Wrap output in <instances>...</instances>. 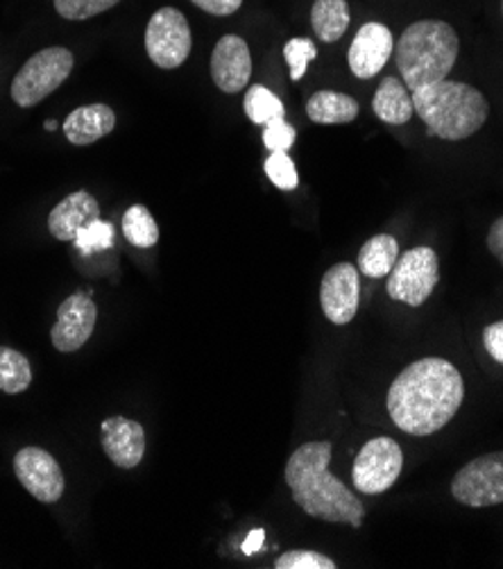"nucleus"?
<instances>
[{
  "mask_svg": "<svg viewBox=\"0 0 503 569\" xmlns=\"http://www.w3.org/2000/svg\"><path fill=\"white\" fill-rule=\"evenodd\" d=\"M284 57L289 62V69H291V78L298 82L306 76V69L309 64L318 57V48L311 39H304V37H295L291 39L286 46H284Z\"/></svg>",
  "mask_w": 503,
  "mask_h": 569,
  "instance_id": "cd10ccee",
  "label": "nucleus"
},
{
  "mask_svg": "<svg viewBox=\"0 0 503 569\" xmlns=\"http://www.w3.org/2000/svg\"><path fill=\"white\" fill-rule=\"evenodd\" d=\"M311 26L324 43L339 41L350 28L348 0H315L311 10Z\"/></svg>",
  "mask_w": 503,
  "mask_h": 569,
  "instance_id": "412c9836",
  "label": "nucleus"
},
{
  "mask_svg": "<svg viewBox=\"0 0 503 569\" xmlns=\"http://www.w3.org/2000/svg\"><path fill=\"white\" fill-rule=\"evenodd\" d=\"M100 218L98 200L87 193L78 191L64 198L48 216V230L58 241H71L82 227L95 222Z\"/></svg>",
  "mask_w": 503,
  "mask_h": 569,
  "instance_id": "dca6fc26",
  "label": "nucleus"
},
{
  "mask_svg": "<svg viewBox=\"0 0 503 569\" xmlns=\"http://www.w3.org/2000/svg\"><path fill=\"white\" fill-rule=\"evenodd\" d=\"M263 540H265L263 529H254V531L245 538V542H243V553H248V556L256 553V551L263 547Z\"/></svg>",
  "mask_w": 503,
  "mask_h": 569,
  "instance_id": "72a5a7b5",
  "label": "nucleus"
},
{
  "mask_svg": "<svg viewBox=\"0 0 503 569\" xmlns=\"http://www.w3.org/2000/svg\"><path fill=\"white\" fill-rule=\"evenodd\" d=\"M73 71V54L62 46L46 48L23 64L12 82V98L19 107H34L60 89Z\"/></svg>",
  "mask_w": 503,
  "mask_h": 569,
  "instance_id": "39448f33",
  "label": "nucleus"
},
{
  "mask_svg": "<svg viewBox=\"0 0 503 569\" xmlns=\"http://www.w3.org/2000/svg\"><path fill=\"white\" fill-rule=\"evenodd\" d=\"M372 111L374 117L388 126H404L413 119L415 107H413V96L409 87L398 80V78H383L374 100H372Z\"/></svg>",
  "mask_w": 503,
  "mask_h": 569,
  "instance_id": "a211bd4d",
  "label": "nucleus"
},
{
  "mask_svg": "<svg viewBox=\"0 0 503 569\" xmlns=\"http://www.w3.org/2000/svg\"><path fill=\"white\" fill-rule=\"evenodd\" d=\"M465 400V381L459 368L444 359L411 363L388 390V413L404 433L431 436L459 413Z\"/></svg>",
  "mask_w": 503,
  "mask_h": 569,
  "instance_id": "f257e3e1",
  "label": "nucleus"
},
{
  "mask_svg": "<svg viewBox=\"0 0 503 569\" xmlns=\"http://www.w3.org/2000/svg\"><path fill=\"white\" fill-rule=\"evenodd\" d=\"M400 259V243L390 234L372 237L359 252V270L365 277H388Z\"/></svg>",
  "mask_w": 503,
  "mask_h": 569,
  "instance_id": "aec40b11",
  "label": "nucleus"
},
{
  "mask_svg": "<svg viewBox=\"0 0 503 569\" xmlns=\"http://www.w3.org/2000/svg\"><path fill=\"white\" fill-rule=\"evenodd\" d=\"M404 468V453L398 440L379 436L368 440L354 459L352 481L359 492L381 495L393 488Z\"/></svg>",
  "mask_w": 503,
  "mask_h": 569,
  "instance_id": "423d86ee",
  "label": "nucleus"
},
{
  "mask_svg": "<svg viewBox=\"0 0 503 569\" xmlns=\"http://www.w3.org/2000/svg\"><path fill=\"white\" fill-rule=\"evenodd\" d=\"M276 569H335V562L318 551L295 549L274 560Z\"/></svg>",
  "mask_w": 503,
  "mask_h": 569,
  "instance_id": "c85d7f7f",
  "label": "nucleus"
},
{
  "mask_svg": "<svg viewBox=\"0 0 503 569\" xmlns=\"http://www.w3.org/2000/svg\"><path fill=\"white\" fill-rule=\"evenodd\" d=\"M121 0H54V10L69 21H87L111 8H117Z\"/></svg>",
  "mask_w": 503,
  "mask_h": 569,
  "instance_id": "bb28decb",
  "label": "nucleus"
},
{
  "mask_svg": "<svg viewBox=\"0 0 503 569\" xmlns=\"http://www.w3.org/2000/svg\"><path fill=\"white\" fill-rule=\"evenodd\" d=\"M284 102L279 100L270 89L263 84H254L245 93V113L248 119L256 126H265L274 119H284Z\"/></svg>",
  "mask_w": 503,
  "mask_h": 569,
  "instance_id": "b1692460",
  "label": "nucleus"
},
{
  "mask_svg": "<svg viewBox=\"0 0 503 569\" xmlns=\"http://www.w3.org/2000/svg\"><path fill=\"white\" fill-rule=\"evenodd\" d=\"M191 3L213 17H230L243 6V0H191Z\"/></svg>",
  "mask_w": 503,
  "mask_h": 569,
  "instance_id": "2f4dec72",
  "label": "nucleus"
},
{
  "mask_svg": "<svg viewBox=\"0 0 503 569\" xmlns=\"http://www.w3.org/2000/svg\"><path fill=\"white\" fill-rule=\"evenodd\" d=\"M191 28L187 17L175 8H161L152 14L145 30V50L159 69H178L191 54Z\"/></svg>",
  "mask_w": 503,
  "mask_h": 569,
  "instance_id": "6e6552de",
  "label": "nucleus"
},
{
  "mask_svg": "<svg viewBox=\"0 0 503 569\" xmlns=\"http://www.w3.org/2000/svg\"><path fill=\"white\" fill-rule=\"evenodd\" d=\"M415 113L429 128L431 137L463 141L476 134L487 121V100L465 82L440 80L411 93Z\"/></svg>",
  "mask_w": 503,
  "mask_h": 569,
  "instance_id": "7ed1b4c3",
  "label": "nucleus"
},
{
  "mask_svg": "<svg viewBox=\"0 0 503 569\" xmlns=\"http://www.w3.org/2000/svg\"><path fill=\"white\" fill-rule=\"evenodd\" d=\"M437 254L431 248H413L404 252L388 274V296L409 307H422L437 287Z\"/></svg>",
  "mask_w": 503,
  "mask_h": 569,
  "instance_id": "0eeeda50",
  "label": "nucleus"
},
{
  "mask_svg": "<svg viewBox=\"0 0 503 569\" xmlns=\"http://www.w3.org/2000/svg\"><path fill=\"white\" fill-rule=\"evenodd\" d=\"M117 126V113L107 104L78 107L64 121V134L73 146H91Z\"/></svg>",
  "mask_w": 503,
  "mask_h": 569,
  "instance_id": "f3484780",
  "label": "nucleus"
},
{
  "mask_svg": "<svg viewBox=\"0 0 503 569\" xmlns=\"http://www.w3.org/2000/svg\"><path fill=\"white\" fill-rule=\"evenodd\" d=\"M306 113L313 123L320 126H343L359 117V102L339 91H318L306 102Z\"/></svg>",
  "mask_w": 503,
  "mask_h": 569,
  "instance_id": "6ab92c4d",
  "label": "nucleus"
},
{
  "mask_svg": "<svg viewBox=\"0 0 503 569\" xmlns=\"http://www.w3.org/2000/svg\"><path fill=\"white\" fill-rule=\"evenodd\" d=\"M459 34L444 21H418L398 39V69L409 91L424 89L452 73L459 57Z\"/></svg>",
  "mask_w": 503,
  "mask_h": 569,
  "instance_id": "20e7f679",
  "label": "nucleus"
},
{
  "mask_svg": "<svg viewBox=\"0 0 503 569\" xmlns=\"http://www.w3.org/2000/svg\"><path fill=\"white\" fill-rule=\"evenodd\" d=\"M452 495L470 508L503 503V451L485 453L459 470L452 481Z\"/></svg>",
  "mask_w": 503,
  "mask_h": 569,
  "instance_id": "1a4fd4ad",
  "label": "nucleus"
},
{
  "mask_svg": "<svg viewBox=\"0 0 503 569\" xmlns=\"http://www.w3.org/2000/svg\"><path fill=\"white\" fill-rule=\"evenodd\" d=\"M14 470L21 486L43 503L60 501L64 495V472L48 451L39 447H23L14 457Z\"/></svg>",
  "mask_w": 503,
  "mask_h": 569,
  "instance_id": "9d476101",
  "label": "nucleus"
},
{
  "mask_svg": "<svg viewBox=\"0 0 503 569\" xmlns=\"http://www.w3.org/2000/svg\"><path fill=\"white\" fill-rule=\"evenodd\" d=\"M395 50V39L381 23H365L350 46V69L356 78L370 80L388 64Z\"/></svg>",
  "mask_w": 503,
  "mask_h": 569,
  "instance_id": "4468645a",
  "label": "nucleus"
},
{
  "mask_svg": "<svg viewBox=\"0 0 503 569\" xmlns=\"http://www.w3.org/2000/svg\"><path fill=\"white\" fill-rule=\"evenodd\" d=\"M252 76V57L245 39L237 34L222 37L211 54V78L225 93H239L248 87Z\"/></svg>",
  "mask_w": 503,
  "mask_h": 569,
  "instance_id": "ddd939ff",
  "label": "nucleus"
},
{
  "mask_svg": "<svg viewBox=\"0 0 503 569\" xmlns=\"http://www.w3.org/2000/svg\"><path fill=\"white\" fill-rule=\"evenodd\" d=\"M361 300L359 268L343 261L331 266L320 283V305L333 325H348L354 320Z\"/></svg>",
  "mask_w": 503,
  "mask_h": 569,
  "instance_id": "9b49d317",
  "label": "nucleus"
},
{
  "mask_svg": "<svg viewBox=\"0 0 503 569\" xmlns=\"http://www.w3.org/2000/svg\"><path fill=\"white\" fill-rule=\"evenodd\" d=\"M483 346L487 350V355L503 366V320L492 322L490 327H485L483 331Z\"/></svg>",
  "mask_w": 503,
  "mask_h": 569,
  "instance_id": "7c9ffc66",
  "label": "nucleus"
},
{
  "mask_svg": "<svg viewBox=\"0 0 503 569\" xmlns=\"http://www.w3.org/2000/svg\"><path fill=\"white\" fill-rule=\"evenodd\" d=\"M30 383H32L30 361L12 348H0V390L8 395H19L28 390Z\"/></svg>",
  "mask_w": 503,
  "mask_h": 569,
  "instance_id": "4be33fe9",
  "label": "nucleus"
},
{
  "mask_svg": "<svg viewBox=\"0 0 503 569\" xmlns=\"http://www.w3.org/2000/svg\"><path fill=\"white\" fill-rule=\"evenodd\" d=\"M98 309L87 293H73L58 309V322H54L50 338L52 346L60 352H78L93 333Z\"/></svg>",
  "mask_w": 503,
  "mask_h": 569,
  "instance_id": "f8f14e48",
  "label": "nucleus"
},
{
  "mask_svg": "<svg viewBox=\"0 0 503 569\" xmlns=\"http://www.w3.org/2000/svg\"><path fill=\"white\" fill-rule=\"evenodd\" d=\"M73 241H76V248L87 257L95 254V252H102V250L114 246V227L98 218L95 222L82 227Z\"/></svg>",
  "mask_w": 503,
  "mask_h": 569,
  "instance_id": "393cba45",
  "label": "nucleus"
},
{
  "mask_svg": "<svg viewBox=\"0 0 503 569\" xmlns=\"http://www.w3.org/2000/svg\"><path fill=\"white\" fill-rule=\"evenodd\" d=\"M265 176L282 191H295L300 184L298 168L289 152H270V157L265 159Z\"/></svg>",
  "mask_w": 503,
  "mask_h": 569,
  "instance_id": "a878e982",
  "label": "nucleus"
},
{
  "mask_svg": "<svg viewBox=\"0 0 503 569\" xmlns=\"http://www.w3.org/2000/svg\"><path fill=\"white\" fill-rule=\"evenodd\" d=\"M331 442L313 440L293 451L286 466V483L293 490L295 503L306 516L361 529L365 520V506L361 499L329 472Z\"/></svg>",
  "mask_w": 503,
  "mask_h": 569,
  "instance_id": "f03ea898",
  "label": "nucleus"
},
{
  "mask_svg": "<svg viewBox=\"0 0 503 569\" xmlns=\"http://www.w3.org/2000/svg\"><path fill=\"white\" fill-rule=\"evenodd\" d=\"M102 449L109 457V461L123 468L132 470L143 461L145 453V431L139 422L128 418H107L102 422Z\"/></svg>",
  "mask_w": 503,
  "mask_h": 569,
  "instance_id": "2eb2a0df",
  "label": "nucleus"
},
{
  "mask_svg": "<svg viewBox=\"0 0 503 569\" xmlns=\"http://www.w3.org/2000/svg\"><path fill=\"white\" fill-rule=\"evenodd\" d=\"M43 126H46V130H48V132H54V130H58V123H54V121H46Z\"/></svg>",
  "mask_w": 503,
  "mask_h": 569,
  "instance_id": "f704fd0d",
  "label": "nucleus"
},
{
  "mask_svg": "<svg viewBox=\"0 0 503 569\" xmlns=\"http://www.w3.org/2000/svg\"><path fill=\"white\" fill-rule=\"evenodd\" d=\"M123 234L137 248H152L159 241V227L143 204H134L123 216Z\"/></svg>",
  "mask_w": 503,
  "mask_h": 569,
  "instance_id": "5701e85b",
  "label": "nucleus"
},
{
  "mask_svg": "<svg viewBox=\"0 0 503 569\" xmlns=\"http://www.w3.org/2000/svg\"><path fill=\"white\" fill-rule=\"evenodd\" d=\"M487 248L496 257V261L503 266V216L496 218L487 232Z\"/></svg>",
  "mask_w": 503,
  "mask_h": 569,
  "instance_id": "473e14b6",
  "label": "nucleus"
},
{
  "mask_svg": "<svg viewBox=\"0 0 503 569\" xmlns=\"http://www.w3.org/2000/svg\"><path fill=\"white\" fill-rule=\"evenodd\" d=\"M298 139V132L293 126H289L284 119H274L265 123L263 130V143L270 152H289Z\"/></svg>",
  "mask_w": 503,
  "mask_h": 569,
  "instance_id": "c756f323",
  "label": "nucleus"
}]
</instances>
